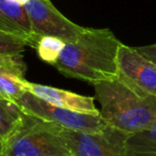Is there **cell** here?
<instances>
[{"label":"cell","instance_id":"obj_1","mask_svg":"<svg viewBox=\"0 0 156 156\" xmlns=\"http://www.w3.org/2000/svg\"><path fill=\"white\" fill-rule=\"evenodd\" d=\"M121 42L110 29L87 30L67 42L54 66L64 76L93 83L115 78L118 51Z\"/></svg>","mask_w":156,"mask_h":156},{"label":"cell","instance_id":"obj_2","mask_svg":"<svg viewBox=\"0 0 156 156\" xmlns=\"http://www.w3.org/2000/svg\"><path fill=\"white\" fill-rule=\"evenodd\" d=\"M100 115L109 126L134 135L156 122V96L134 91L118 77L93 83Z\"/></svg>","mask_w":156,"mask_h":156},{"label":"cell","instance_id":"obj_3","mask_svg":"<svg viewBox=\"0 0 156 156\" xmlns=\"http://www.w3.org/2000/svg\"><path fill=\"white\" fill-rule=\"evenodd\" d=\"M59 129L57 124L25 113L16 132L0 150V156H72Z\"/></svg>","mask_w":156,"mask_h":156},{"label":"cell","instance_id":"obj_4","mask_svg":"<svg viewBox=\"0 0 156 156\" xmlns=\"http://www.w3.org/2000/svg\"><path fill=\"white\" fill-rule=\"evenodd\" d=\"M15 103L27 115L39 118L44 121L51 122L64 129L98 133L102 132L107 126H109L101 118V115L78 112L55 106L28 91L25 92L24 95Z\"/></svg>","mask_w":156,"mask_h":156},{"label":"cell","instance_id":"obj_5","mask_svg":"<svg viewBox=\"0 0 156 156\" xmlns=\"http://www.w3.org/2000/svg\"><path fill=\"white\" fill-rule=\"evenodd\" d=\"M59 134L72 156H128V135L111 126L98 133L75 132L60 127Z\"/></svg>","mask_w":156,"mask_h":156},{"label":"cell","instance_id":"obj_6","mask_svg":"<svg viewBox=\"0 0 156 156\" xmlns=\"http://www.w3.org/2000/svg\"><path fill=\"white\" fill-rule=\"evenodd\" d=\"M23 5L33 31L41 39L55 37L67 43L75 41L87 30V27L79 26L65 17L50 0H26Z\"/></svg>","mask_w":156,"mask_h":156},{"label":"cell","instance_id":"obj_7","mask_svg":"<svg viewBox=\"0 0 156 156\" xmlns=\"http://www.w3.org/2000/svg\"><path fill=\"white\" fill-rule=\"evenodd\" d=\"M117 63L120 80L138 93L156 96L155 63L123 43L119 47Z\"/></svg>","mask_w":156,"mask_h":156},{"label":"cell","instance_id":"obj_8","mask_svg":"<svg viewBox=\"0 0 156 156\" xmlns=\"http://www.w3.org/2000/svg\"><path fill=\"white\" fill-rule=\"evenodd\" d=\"M26 89L33 95L55 106L83 113L100 115V109L94 104L93 96H86L63 89L27 81Z\"/></svg>","mask_w":156,"mask_h":156},{"label":"cell","instance_id":"obj_9","mask_svg":"<svg viewBox=\"0 0 156 156\" xmlns=\"http://www.w3.org/2000/svg\"><path fill=\"white\" fill-rule=\"evenodd\" d=\"M0 31L24 40L35 49L41 41L33 31L23 3L16 0H0Z\"/></svg>","mask_w":156,"mask_h":156},{"label":"cell","instance_id":"obj_10","mask_svg":"<svg viewBox=\"0 0 156 156\" xmlns=\"http://www.w3.org/2000/svg\"><path fill=\"white\" fill-rule=\"evenodd\" d=\"M26 69L22 54L0 55V98L16 102L27 92Z\"/></svg>","mask_w":156,"mask_h":156},{"label":"cell","instance_id":"obj_11","mask_svg":"<svg viewBox=\"0 0 156 156\" xmlns=\"http://www.w3.org/2000/svg\"><path fill=\"white\" fill-rule=\"evenodd\" d=\"M25 112L15 102L0 98V150L20 125Z\"/></svg>","mask_w":156,"mask_h":156},{"label":"cell","instance_id":"obj_12","mask_svg":"<svg viewBox=\"0 0 156 156\" xmlns=\"http://www.w3.org/2000/svg\"><path fill=\"white\" fill-rule=\"evenodd\" d=\"M126 149L128 156H156V122L143 132L128 135Z\"/></svg>","mask_w":156,"mask_h":156},{"label":"cell","instance_id":"obj_13","mask_svg":"<svg viewBox=\"0 0 156 156\" xmlns=\"http://www.w3.org/2000/svg\"><path fill=\"white\" fill-rule=\"evenodd\" d=\"M64 44L65 42L61 40L44 37L37 44V54L43 61L54 65L60 56V52L64 47Z\"/></svg>","mask_w":156,"mask_h":156},{"label":"cell","instance_id":"obj_14","mask_svg":"<svg viewBox=\"0 0 156 156\" xmlns=\"http://www.w3.org/2000/svg\"><path fill=\"white\" fill-rule=\"evenodd\" d=\"M26 46L28 45L24 40L0 31V55L22 54Z\"/></svg>","mask_w":156,"mask_h":156},{"label":"cell","instance_id":"obj_15","mask_svg":"<svg viewBox=\"0 0 156 156\" xmlns=\"http://www.w3.org/2000/svg\"><path fill=\"white\" fill-rule=\"evenodd\" d=\"M135 49L140 55H142L143 57H145L156 64V43L152 44V45L142 46V47H135Z\"/></svg>","mask_w":156,"mask_h":156},{"label":"cell","instance_id":"obj_16","mask_svg":"<svg viewBox=\"0 0 156 156\" xmlns=\"http://www.w3.org/2000/svg\"><path fill=\"white\" fill-rule=\"evenodd\" d=\"M16 1H18V2H20V3H24L26 0H16Z\"/></svg>","mask_w":156,"mask_h":156}]
</instances>
